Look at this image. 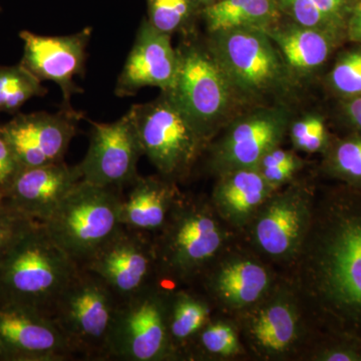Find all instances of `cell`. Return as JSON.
<instances>
[{"label": "cell", "mask_w": 361, "mask_h": 361, "mask_svg": "<svg viewBox=\"0 0 361 361\" xmlns=\"http://www.w3.org/2000/svg\"><path fill=\"white\" fill-rule=\"evenodd\" d=\"M282 275L320 334L361 343V187L316 190L307 235Z\"/></svg>", "instance_id": "cell-1"}, {"label": "cell", "mask_w": 361, "mask_h": 361, "mask_svg": "<svg viewBox=\"0 0 361 361\" xmlns=\"http://www.w3.org/2000/svg\"><path fill=\"white\" fill-rule=\"evenodd\" d=\"M239 238L221 220L210 198L180 193L153 236L159 279L174 287L198 282L221 252Z\"/></svg>", "instance_id": "cell-2"}, {"label": "cell", "mask_w": 361, "mask_h": 361, "mask_svg": "<svg viewBox=\"0 0 361 361\" xmlns=\"http://www.w3.org/2000/svg\"><path fill=\"white\" fill-rule=\"evenodd\" d=\"M80 270L42 223L26 226L0 255V301L51 315L59 297Z\"/></svg>", "instance_id": "cell-3"}, {"label": "cell", "mask_w": 361, "mask_h": 361, "mask_svg": "<svg viewBox=\"0 0 361 361\" xmlns=\"http://www.w3.org/2000/svg\"><path fill=\"white\" fill-rule=\"evenodd\" d=\"M206 44L242 104H264L295 85V75L262 28L209 32Z\"/></svg>", "instance_id": "cell-4"}, {"label": "cell", "mask_w": 361, "mask_h": 361, "mask_svg": "<svg viewBox=\"0 0 361 361\" xmlns=\"http://www.w3.org/2000/svg\"><path fill=\"white\" fill-rule=\"evenodd\" d=\"M230 318L247 355L260 360H304L320 336L298 294L282 274L257 302Z\"/></svg>", "instance_id": "cell-5"}, {"label": "cell", "mask_w": 361, "mask_h": 361, "mask_svg": "<svg viewBox=\"0 0 361 361\" xmlns=\"http://www.w3.org/2000/svg\"><path fill=\"white\" fill-rule=\"evenodd\" d=\"M176 51L177 75L172 89L165 92L210 144L236 118L233 115L242 104L206 42L193 33L184 37Z\"/></svg>", "instance_id": "cell-6"}, {"label": "cell", "mask_w": 361, "mask_h": 361, "mask_svg": "<svg viewBox=\"0 0 361 361\" xmlns=\"http://www.w3.org/2000/svg\"><path fill=\"white\" fill-rule=\"evenodd\" d=\"M122 199L120 190L82 180L42 224L54 243L80 267L123 227Z\"/></svg>", "instance_id": "cell-7"}, {"label": "cell", "mask_w": 361, "mask_h": 361, "mask_svg": "<svg viewBox=\"0 0 361 361\" xmlns=\"http://www.w3.org/2000/svg\"><path fill=\"white\" fill-rule=\"evenodd\" d=\"M141 142L142 154L158 174L179 183L189 177L209 142L169 97H160L130 109Z\"/></svg>", "instance_id": "cell-8"}, {"label": "cell", "mask_w": 361, "mask_h": 361, "mask_svg": "<svg viewBox=\"0 0 361 361\" xmlns=\"http://www.w3.org/2000/svg\"><path fill=\"white\" fill-rule=\"evenodd\" d=\"M118 297L99 277L80 267L51 313L73 355L85 360H110V341Z\"/></svg>", "instance_id": "cell-9"}, {"label": "cell", "mask_w": 361, "mask_h": 361, "mask_svg": "<svg viewBox=\"0 0 361 361\" xmlns=\"http://www.w3.org/2000/svg\"><path fill=\"white\" fill-rule=\"evenodd\" d=\"M316 188L297 179L279 188L259 208L240 239L282 269L298 255L312 219Z\"/></svg>", "instance_id": "cell-10"}, {"label": "cell", "mask_w": 361, "mask_h": 361, "mask_svg": "<svg viewBox=\"0 0 361 361\" xmlns=\"http://www.w3.org/2000/svg\"><path fill=\"white\" fill-rule=\"evenodd\" d=\"M161 282L120 301L111 331L110 360H176L168 329V294Z\"/></svg>", "instance_id": "cell-11"}, {"label": "cell", "mask_w": 361, "mask_h": 361, "mask_svg": "<svg viewBox=\"0 0 361 361\" xmlns=\"http://www.w3.org/2000/svg\"><path fill=\"white\" fill-rule=\"evenodd\" d=\"M278 277L273 265L239 238L221 252L198 282L214 310L233 317L262 298Z\"/></svg>", "instance_id": "cell-12"}, {"label": "cell", "mask_w": 361, "mask_h": 361, "mask_svg": "<svg viewBox=\"0 0 361 361\" xmlns=\"http://www.w3.org/2000/svg\"><path fill=\"white\" fill-rule=\"evenodd\" d=\"M289 126L290 115L281 106H261L236 116L222 137L209 144V168L216 176L237 169L258 168L266 154L281 146Z\"/></svg>", "instance_id": "cell-13"}, {"label": "cell", "mask_w": 361, "mask_h": 361, "mask_svg": "<svg viewBox=\"0 0 361 361\" xmlns=\"http://www.w3.org/2000/svg\"><path fill=\"white\" fill-rule=\"evenodd\" d=\"M80 267L99 277L120 301L161 282L153 236L125 227Z\"/></svg>", "instance_id": "cell-14"}, {"label": "cell", "mask_w": 361, "mask_h": 361, "mask_svg": "<svg viewBox=\"0 0 361 361\" xmlns=\"http://www.w3.org/2000/svg\"><path fill=\"white\" fill-rule=\"evenodd\" d=\"M89 149L78 164L82 180L96 186L121 190L137 176V163L144 156L130 111L114 123L90 122Z\"/></svg>", "instance_id": "cell-15"}, {"label": "cell", "mask_w": 361, "mask_h": 361, "mask_svg": "<svg viewBox=\"0 0 361 361\" xmlns=\"http://www.w3.org/2000/svg\"><path fill=\"white\" fill-rule=\"evenodd\" d=\"M2 360L65 361L75 356L63 332L47 313L0 301Z\"/></svg>", "instance_id": "cell-16"}, {"label": "cell", "mask_w": 361, "mask_h": 361, "mask_svg": "<svg viewBox=\"0 0 361 361\" xmlns=\"http://www.w3.org/2000/svg\"><path fill=\"white\" fill-rule=\"evenodd\" d=\"M82 118L78 111L65 108L56 114L39 111L18 115L0 126V132L21 167H39L63 161Z\"/></svg>", "instance_id": "cell-17"}, {"label": "cell", "mask_w": 361, "mask_h": 361, "mask_svg": "<svg viewBox=\"0 0 361 361\" xmlns=\"http://www.w3.org/2000/svg\"><path fill=\"white\" fill-rule=\"evenodd\" d=\"M92 27L61 37H45L28 30L20 32L23 42L20 63L40 82L51 80L63 94L61 108L73 110L71 97L82 92L75 78L85 73Z\"/></svg>", "instance_id": "cell-18"}, {"label": "cell", "mask_w": 361, "mask_h": 361, "mask_svg": "<svg viewBox=\"0 0 361 361\" xmlns=\"http://www.w3.org/2000/svg\"><path fill=\"white\" fill-rule=\"evenodd\" d=\"M171 37L158 32L147 18L142 20L116 80V96H135L147 87H158L161 92L172 89L178 71V54Z\"/></svg>", "instance_id": "cell-19"}, {"label": "cell", "mask_w": 361, "mask_h": 361, "mask_svg": "<svg viewBox=\"0 0 361 361\" xmlns=\"http://www.w3.org/2000/svg\"><path fill=\"white\" fill-rule=\"evenodd\" d=\"M82 180L78 165L65 161L23 169L7 190L6 203L28 219L44 223Z\"/></svg>", "instance_id": "cell-20"}, {"label": "cell", "mask_w": 361, "mask_h": 361, "mask_svg": "<svg viewBox=\"0 0 361 361\" xmlns=\"http://www.w3.org/2000/svg\"><path fill=\"white\" fill-rule=\"evenodd\" d=\"M211 203L216 213L239 236L259 208L276 191L258 168L237 169L216 176Z\"/></svg>", "instance_id": "cell-21"}, {"label": "cell", "mask_w": 361, "mask_h": 361, "mask_svg": "<svg viewBox=\"0 0 361 361\" xmlns=\"http://www.w3.org/2000/svg\"><path fill=\"white\" fill-rule=\"evenodd\" d=\"M121 204L123 227L155 236L165 225L180 192L177 183L158 176L141 177L130 185Z\"/></svg>", "instance_id": "cell-22"}, {"label": "cell", "mask_w": 361, "mask_h": 361, "mask_svg": "<svg viewBox=\"0 0 361 361\" xmlns=\"http://www.w3.org/2000/svg\"><path fill=\"white\" fill-rule=\"evenodd\" d=\"M264 32L278 47L285 63L297 77H305L322 68L341 39L305 26L290 23L275 25Z\"/></svg>", "instance_id": "cell-23"}, {"label": "cell", "mask_w": 361, "mask_h": 361, "mask_svg": "<svg viewBox=\"0 0 361 361\" xmlns=\"http://www.w3.org/2000/svg\"><path fill=\"white\" fill-rule=\"evenodd\" d=\"M213 311V306L204 294L170 287L168 329L176 360H183L188 346L212 318Z\"/></svg>", "instance_id": "cell-24"}, {"label": "cell", "mask_w": 361, "mask_h": 361, "mask_svg": "<svg viewBox=\"0 0 361 361\" xmlns=\"http://www.w3.org/2000/svg\"><path fill=\"white\" fill-rule=\"evenodd\" d=\"M276 0H217L202 9L209 32L238 27L265 28L281 20Z\"/></svg>", "instance_id": "cell-25"}, {"label": "cell", "mask_w": 361, "mask_h": 361, "mask_svg": "<svg viewBox=\"0 0 361 361\" xmlns=\"http://www.w3.org/2000/svg\"><path fill=\"white\" fill-rule=\"evenodd\" d=\"M247 355L232 318L212 316L188 346L183 360H227Z\"/></svg>", "instance_id": "cell-26"}, {"label": "cell", "mask_w": 361, "mask_h": 361, "mask_svg": "<svg viewBox=\"0 0 361 361\" xmlns=\"http://www.w3.org/2000/svg\"><path fill=\"white\" fill-rule=\"evenodd\" d=\"M202 8L195 0H147V20L158 32L193 35Z\"/></svg>", "instance_id": "cell-27"}, {"label": "cell", "mask_w": 361, "mask_h": 361, "mask_svg": "<svg viewBox=\"0 0 361 361\" xmlns=\"http://www.w3.org/2000/svg\"><path fill=\"white\" fill-rule=\"evenodd\" d=\"M42 82L21 63L0 66V113H16L32 97L44 96Z\"/></svg>", "instance_id": "cell-28"}, {"label": "cell", "mask_w": 361, "mask_h": 361, "mask_svg": "<svg viewBox=\"0 0 361 361\" xmlns=\"http://www.w3.org/2000/svg\"><path fill=\"white\" fill-rule=\"evenodd\" d=\"M324 167L343 184L361 187V135L346 137L327 147Z\"/></svg>", "instance_id": "cell-29"}, {"label": "cell", "mask_w": 361, "mask_h": 361, "mask_svg": "<svg viewBox=\"0 0 361 361\" xmlns=\"http://www.w3.org/2000/svg\"><path fill=\"white\" fill-rule=\"evenodd\" d=\"M283 16H287L297 25L322 30L342 39L346 28L323 13L312 0H276Z\"/></svg>", "instance_id": "cell-30"}, {"label": "cell", "mask_w": 361, "mask_h": 361, "mask_svg": "<svg viewBox=\"0 0 361 361\" xmlns=\"http://www.w3.org/2000/svg\"><path fill=\"white\" fill-rule=\"evenodd\" d=\"M303 166L304 161L295 152L277 147L263 157L258 169L273 187L279 189L295 180Z\"/></svg>", "instance_id": "cell-31"}, {"label": "cell", "mask_w": 361, "mask_h": 361, "mask_svg": "<svg viewBox=\"0 0 361 361\" xmlns=\"http://www.w3.org/2000/svg\"><path fill=\"white\" fill-rule=\"evenodd\" d=\"M329 85L339 96L350 99L361 94V49L345 52L329 73Z\"/></svg>", "instance_id": "cell-32"}, {"label": "cell", "mask_w": 361, "mask_h": 361, "mask_svg": "<svg viewBox=\"0 0 361 361\" xmlns=\"http://www.w3.org/2000/svg\"><path fill=\"white\" fill-rule=\"evenodd\" d=\"M290 139L294 149L310 154L325 152L329 145L324 121L316 115L304 116L292 123Z\"/></svg>", "instance_id": "cell-33"}, {"label": "cell", "mask_w": 361, "mask_h": 361, "mask_svg": "<svg viewBox=\"0 0 361 361\" xmlns=\"http://www.w3.org/2000/svg\"><path fill=\"white\" fill-rule=\"evenodd\" d=\"M303 360L361 361V343L320 334Z\"/></svg>", "instance_id": "cell-34"}, {"label": "cell", "mask_w": 361, "mask_h": 361, "mask_svg": "<svg viewBox=\"0 0 361 361\" xmlns=\"http://www.w3.org/2000/svg\"><path fill=\"white\" fill-rule=\"evenodd\" d=\"M32 222L6 204L0 211V255L23 229Z\"/></svg>", "instance_id": "cell-35"}, {"label": "cell", "mask_w": 361, "mask_h": 361, "mask_svg": "<svg viewBox=\"0 0 361 361\" xmlns=\"http://www.w3.org/2000/svg\"><path fill=\"white\" fill-rule=\"evenodd\" d=\"M23 169L11 145L0 132V190L4 196Z\"/></svg>", "instance_id": "cell-36"}, {"label": "cell", "mask_w": 361, "mask_h": 361, "mask_svg": "<svg viewBox=\"0 0 361 361\" xmlns=\"http://www.w3.org/2000/svg\"><path fill=\"white\" fill-rule=\"evenodd\" d=\"M323 13L326 14L339 25L348 27V21L353 11V4L350 0H312Z\"/></svg>", "instance_id": "cell-37"}, {"label": "cell", "mask_w": 361, "mask_h": 361, "mask_svg": "<svg viewBox=\"0 0 361 361\" xmlns=\"http://www.w3.org/2000/svg\"><path fill=\"white\" fill-rule=\"evenodd\" d=\"M343 109L349 122L353 123L356 129L361 130V94L346 99Z\"/></svg>", "instance_id": "cell-38"}, {"label": "cell", "mask_w": 361, "mask_h": 361, "mask_svg": "<svg viewBox=\"0 0 361 361\" xmlns=\"http://www.w3.org/2000/svg\"><path fill=\"white\" fill-rule=\"evenodd\" d=\"M346 35L349 39L361 44V9L351 11L346 27Z\"/></svg>", "instance_id": "cell-39"}, {"label": "cell", "mask_w": 361, "mask_h": 361, "mask_svg": "<svg viewBox=\"0 0 361 361\" xmlns=\"http://www.w3.org/2000/svg\"><path fill=\"white\" fill-rule=\"evenodd\" d=\"M195 1H196L197 4H198V6L203 9L205 8L206 6H210V4L217 1V0H195Z\"/></svg>", "instance_id": "cell-40"}, {"label": "cell", "mask_w": 361, "mask_h": 361, "mask_svg": "<svg viewBox=\"0 0 361 361\" xmlns=\"http://www.w3.org/2000/svg\"><path fill=\"white\" fill-rule=\"evenodd\" d=\"M6 196H4V192L0 190V211L6 206Z\"/></svg>", "instance_id": "cell-41"}, {"label": "cell", "mask_w": 361, "mask_h": 361, "mask_svg": "<svg viewBox=\"0 0 361 361\" xmlns=\"http://www.w3.org/2000/svg\"><path fill=\"white\" fill-rule=\"evenodd\" d=\"M353 9H361V0H356L355 6H353Z\"/></svg>", "instance_id": "cell-42"}, {"label": "cell", "mask_w": 361, "mask_h": 361, "mask_svg": "<svg viewBox=\"0 0 361 361\" xmlns=\"http://www.w3.org/2000/svg\"><path fill=\"white\" fill-rule=\"evenodd\" d=\"M0 360H2V350H1V348H0Z\"/></svg>", "instance_id": "cell-43"}, {"label": "cell", "mask_w": 361, "mask_h": 361, "mask_svg": "<svg viewBox=\"0 0 361 361\" xmlns=\"http://www.w3.org/2000/svg\"><path fill=\"white\" fill-rule=\"evenodd\" d=\"M351 2H353V6H355V0H350Z\"/></svg>", "instance_id": "cell-44"}, {"label": "cell", "mask_w": 361, "mask_h": 361, "mask_svg": "<svg viewBox=\"0 0 361 361\" xmlns=\"http://www.w3.org/2000/svg\"><path fill=\"white\" fill-rule=\"evenodd\" d=\"M0 11H1V7H0Z\"/></svg>", "instance_id": "cell-45"}]
</instances>
